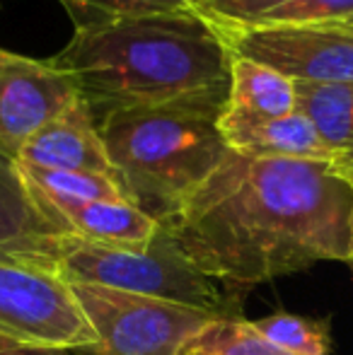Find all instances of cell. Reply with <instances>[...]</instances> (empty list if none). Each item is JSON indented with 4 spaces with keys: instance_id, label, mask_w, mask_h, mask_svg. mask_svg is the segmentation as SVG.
<instances>
[{
    "instance_id": "cell-1",
    "label": "cell",
    "mask_w": 353,
    "mask_h": 355,
    "mask_svg": "<svg viewBox=\"0 0 353 355\" xmlns=\"http://www.w3.org/2000/svg\"><path fill=\"white\" fill-rule=\"evenodd\" d=\"M160 225L201 271L245 293L312 263L349 261L353 191L339 164L230 150Z\"/></svg>"
},
{
    "instance_id": "cell-2",
    "label": "cell",
    "mask_w": 353,
    "mask_h": 355,
    "mask_svg": "<svg viewBox=\"0 0 353 355\" xmlns=\"http://www.w3.org/2000/svg\"><path fill=\"white\" fill-rule=\"evenodd\" d=\"M73 37L51 66L68 73L94 116L126 107L227 99L232 56L196 10L153 12L61 0Z\"/></svg>"
},
{
    "instance_id": "cell-3",
    "label": "cell",
    "mask_w": 353,
    "mask_h": 355,
    "mask_svg": "<svg viewBox=\"0 0 353 355\" xmlns=\"http://www.w3.org/2000/svg\"><path fill=\"white\" fill-rule=\"evenodd\" d=\"M225 102L208 97L126 107L97 119L128 203L165 223L189 201L230 153L218 128Z\"/></svg>"
},
{
    "instance_id": "cell-4",
    "label": "cell",
    "mask_w": 353,
    "mask_h": 355,
    "mask_svg": "<svg viewBox=\"0 0 353 355\" xmlns=\"http://www.w3.org/2000/svg\"><path fill=\"white\" fill-rule=\"evenodd\" d=\"M58 278L66 283H89L133 295L167 300L206 309L223 319L240 317V293L211 278L179 249L160 225L155 239L143 249H117L68 237L63 244Z\"/></svg>"
},
{
    "instance_id": "cell-5",
    "label": "cell",
    "mask_w": 353,
    "mask_h": 355,
    "mask_svg": "<svg viewBox=\"0 0 353 355\" xmlns=\"http://www.w3.org/2000/svg\"><path fill=\"white\" fill-rule=\"evenodd\" d=\"M97 343L80 355H179L213 312L89 283H68Z\"/></svg>"
},
{
    "instance_id": "cell-6",
    "label": "cell",
    "mask_w": 353,
    "mask_h": 355,
    "mask_svg": "<svg viewBox=\"0 0 353 355\" xmlns=\"http://www.w3.org/2000/svg\"><path fill=\"white\" fill-rule=\"evenodd\" d=\"M0 338L19 346L83 351L97 343L63 278L0 263Z\"/></svg>"
},
{
    "instance_id": "cell-7",
    "label": "cell",
    "mask_w": 353,
    "mask_h": 355,
    "mask_svg": "<svg viewBox=\"0 0 353 355\" xmlns=\"http://www.w3.org/2000/svg\"><path fill=\"white\" fill-rule=\"evenodd\" d=\"M230 56L250 58L293 83H353V24L242 27L213 22Z\"/></svg>"
},
{
    "instance_id": "cell-8",
    "label": "cell",
    "mask_w": 353,
    "mask_h": 355,
    "mask_svg": "<svg viewBox=\"0 0 353 355\" xmlns=\"http://www.w3.org/2000/svg\"><path fill=\"white\" fill-rule=\"evenodd\" d=\"M78 85L51 61L0 49V153L17 159L24 143L78 97Z\"/></svg>"
},
{
    "instance_id": "cell-9",
    "label": "cell",
    "mask_w": 353,
    "mask_h": 355,
    "mask_svg": "<svg viewBox=\"0 0 353 355\" xmlns=\"http://www.w3.org/2000/svg\"><path fill=\"white\" fill-rule=\"evenodd\" d=\"M68 237L73 232L37 203L17 162L0 153V263L58 276Z\"/></svg>"
},
{
    "instance_id": "cell-10",
    "label": "cell",
    "mask_w": 353,
    "mask_h": 355,
    "mask_svg": "<svg viewBox=\"0 0 353 355\" xmlns=\"http://www.w3.org/2000/svg\"><path fill=\"white\" fill-rule=\"evenodd\" d=\"M19 164L42 169H61V172H89L114 177L102 133L94 112L83 94H78L58 116L42 126L19 150Z\"/></svg>"
},
{
    "instance_id": "cell-11",
    "label": "cell",
    "mask_w": 353,
    "mask_h": 355,
    "mask_svg": "<svg viewBox=\"0 0 353 355\" xmlns=\"http://www.w3.org/2000/svg\"><path fill=\"white\" fill-rule=\"evenodd\" d=\"M29 187V184H27ZM32 189V187H29ZM37 203L76 237L102 247L143 249L155 239L160 223L128 201H83L49 196L32 189Z\"/></svg>"
},
{
    "instance_id": "cell-12",
    "label": "cell",
    "mask_w": 353,
    "mask_h": 355,
    "mask_svg": "<svg viewBox=\"0 0 353 355\" xmlns=\"http://www.w3.org/2000/svg\"><path fill=\"white\" fill-rule=\"evenodd\" d=\"M213 22L242 27H315L353 22V0H193Z\"/></svg>"
},
{
    "instance_id": "cell-13",
    "label": "cell",
    "mask_w": 353,
    "mask_h": 355,
    "mask_svg": "<svg viewBox=\"0 0 353 355\" xmlns=\"http://www.w3.org/2000/svg\"><path fill=\"white\" fill-rule=\"evenodd\" d=\"M227 150L250 157L307 159L339 164L305 114L295 109L286 116L259 123H218Z\"/></svg>"
},
{
    "instance_id": "cell-14",
    "label": "cell",
    "mask_w": 353,
    "mask_h": 355,
    "mask_svg": "<svg viewBox=\"0 0 353 355\" xmlns=\"http://www.w3.org/2000/svg\"><path fill=\"white\" fill-rule=\"evenodd\" d=\"M298 109L295 83L264 63L232 56L230 89L218 123H259Z\"/></svg>"
},
{
    "instance_id": "cell-15",
    "label": "cell",
    "mask_w": 353,
    "mask_h": 355,
    "mask_svg": "<svg viewBox=\"0 0 353 355\" xmlns=\"http://www.w3.org/2000/svg\"><path fill=\"white\" fill-rule=\"evenodd\" d=\"M305 114L344 172L353 167V83H295Z\"/></svg>"
},
{
    "instance_id": "cell-16",
    "label": "cell",
    "mask_w": 353,
    "mask_h": 355,
    "mask_svg": "<svg viewBox=\"0 0 353 355\" xmlns=\"http://www.w3.org/2000/svg\"><path fill=\"white\" fill-rule=\"evenodd\" d=\"M179 355H295L266 341L252 322L216 319L203 331H198Z\"/></svg>"
},
{
    "instance_id": "cell-17",
    "label": "cell",
    "mask_w": 353,
    "mask_h": 355,
    "mask_svg": "<svg viewBox=\"0 0 353 355\" xmlns=\"http://www.w3.org/2000/svg\"><path fill=\"white\" fill-rule=\"evenodd\" d=\"M252 324L266 341L288 353L329 355L332 351V322L327 317L315 319L291 312H276Z\"/></svg>"
},
{
    "instance_id": "cell-18",
    "label": "cell",
    "mask_w": 353,
    "mask_h": 355,
    "mask_svg": "<svg viewBox=\"0 0 353 355\" xmlns=\"http://www.w3.org/2000/svg\"><path fill=\"white\" fill-rule=\"evenodd\" d=\"M24 182L32 189L49 196L61 198H83V201H128L121 187L112 177L89 172H61V169H42L19 164Z\"/></svg>"
},
{
    "instance_id": "cell-19",
    "label": "cell",
    "mask_w": 353,
    "mask_h": 355,
    "mask_svg": "<svg viewBox=\"0 0 353 355\" xmlns=\"http://www.w3.org/2000/svg\"><path fill=\"white\" fill-rule=\"evenodd\" d=\"M128 10H153V12H175V10H191L193 0H104Z\"/></svg>"
},
{
    "instance_id": "cell-20",
    "label": "cell",
    "mask_w": 353,
    "mask_h": 355,
    "mask_svg": "<svg viewBox=\"0 0 353 355\" xmlns=\"http://www.w3.org/2000/svg\"><path fill=\"white\" fill-rule=\"evenodd\" d=\"M0 355H76L73 351H63V348H34V346H19L12 341H3L0 338Z\"/></svg>"
},
{
    "instance_id": "cell-21",
    "label": "cell",
    "mask_w": 353,
    "mask_h": 355,
    "mask_svg": "<svg viewBox=\"0 0 353 355\" xmlns=\"http://www.w3.org/2000/svg\"><path fill=\"white\" fill-rule=\"evenodd\" d=\"M346 174H349V182H351V191H353V167L349 169V172H346Z\"/></svg>"
},
{
    "instance_id": "cell-22",
    "label": "cell",
    "mask_w": 353,
    "mask_h": 355,
    "mask_svg": "<svg viewBox=\"0 0 353 355\" xmlns=\"http://www.w3.org/2000/svg\"><path fill=\"white\" fill-rule=\"evenodd\" d=\"M346 263H349V266H351V273H353V259H349V261H346Z\"/></svg>"
},
{
    "instance_id": "cell-23",
    "label": "cell",
    "mask_w": 353,
    "mask_h": 355,
    "mask_svg": "<svg viewBox=\"0 0 353 355\" xmlns=\"http://www.w3.org/2000/svg\"><path fill=\"white\" fill-rule=\"evenodd\" d=\"M349 259H353V242H351V257Z\"/></svg>"
},
{
    "instance_id": "cell-24",
    "label": "cell",
    "mask_w": 353,
    "mask_h": 355,
    "mask_svg": "<svg viewBox=\"0 0 353 355\" xmlns=\"http://www.w3.org/2000/svg\"><path fill=\"white\" fill-rule=\"evenodd\" d=\"M351 24H353V22H351Z\"/></svg>"
}]
</instances>
